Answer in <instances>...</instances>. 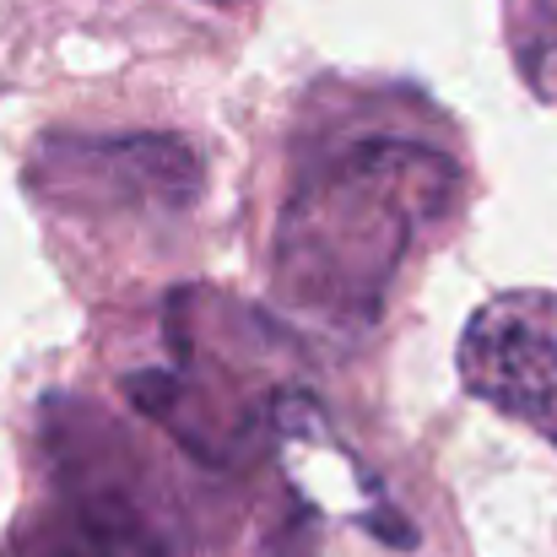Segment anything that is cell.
Returning <instances> with one entry per match:
<instances>
[{"instance_id":"obj_2","label":"cell","mask_w":557,"mask_h":557,"mask_svg":"<svg viewBox=\"0 0 557 557\" xmlns=\"http://www.w3.org/2000/svg\"><path fill=\"white\" fill-rule=\"evenodd\" d=\"M33 189L71 211H185L200 195V158L180 136H54L33 163Z\"/></svg>"},{"instance_id":"obj_1","label":"cell","mask_w":557,"mask_h":557,"mask_svg":"<svg viewBox=\"0 0 557 557\" xmlns=\"http://www.w3.org/2000/svg\"><path fill=\"white\" fill-rule=\"evenodd\" d=\"M449 152L395 136L342 141L314 158L276 227V293L336 331H369L417 238L455 206Z\"/></svg>"},{"instance_id":"obj_4","label":"cell","mask_w":557,"mask_h":557,"mask_svg":"<svg viewBox=\"0 0 557 557\" xmlns=\"http://www.w3.org/2000/svg\"><path fill=\"white\" fill-rule=\"evenodd\" d=\"M16 557H169V542L131 487L65 476L54 504L22 531Z\"/></svg>"},{"instance_id":"obj_3","label":"cell","mask_w":557,"mask_h":557,"mask_svg":"<svg viewBox=\"0 0 557 557\" xmlns=\"http://www.w3.org/2000/svg\"><path fill=\"white\" fill-rule=\"evenodd\" d=\"M460 379L557 444V293H504L460 336Z\"/></svg>"}]
</instances>
